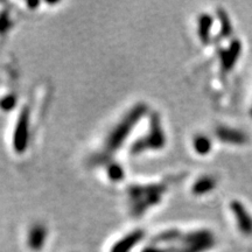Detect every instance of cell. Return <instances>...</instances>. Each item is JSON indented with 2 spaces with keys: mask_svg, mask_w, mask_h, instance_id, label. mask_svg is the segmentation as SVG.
<instances>
[{
  "mask_svg": "<svg viewBox=\"0 0 252 252\" xmlns=\"http://www.w3.org/2000/svg\"><path fill=\"white\" fill-rule=\"evenodd\" d=\"M145 108L144 106H137V108L133 109L131 113H128L127 116H125L124 121L123 123H119V124L116 126L115 130H113L111 133L109 134V137L106 138V151L108 152H115L121 145L125 141V138L127 137V134L130 133L132 127L137 124V121L139 117L144 115Z\"/></svg>",
  "mask_w": 252,
  "mask_h": 252,
  "instance_id": "1",
  "label": "cell"
}]
</instances>
